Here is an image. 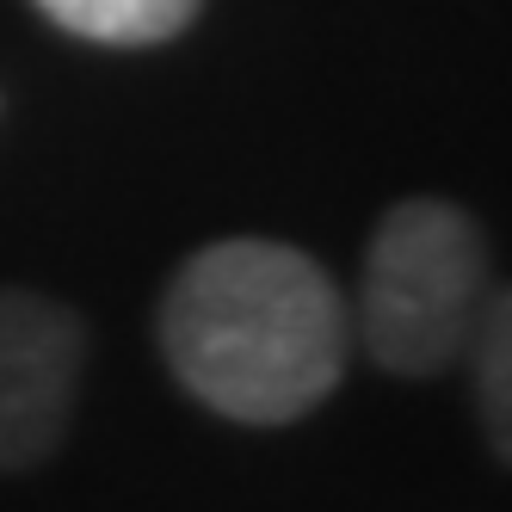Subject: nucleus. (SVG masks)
Wrapping results in <instances>:
<instances>
[{
	"label": "nucleus",
	"mask_w": 512,
	"mask_h": 512,
	"mask_svg": "<svg viewBox=\"0 0 512 512\" xmlns=\"http://www.w3.org/2000/svg\"><path fill=\"white\" fill-rule=\"evenodd\" d=\"M38 7L93 44H167L198 19V0H38Z\"/></svg>",
	"instance_id": "20e7f679"
},
{
	"label": "nucleus",
	"mask_w": 512,
	"mask_h": 512,
	"mask_svg": "<svg viewBox=\"0 0 512 512\" xmlns=\"http://www.w3.org/2000/svg\"><path fill=\"white\" fill-rule=\"evenodd\" d=\"M87 334L68 303L0 290V469L44 463L75 414Z\"/></svg>",
	"instance_id": "7ed1b4c3"
},
{
	"label": "nucleus",
	"mask_w": 512,
	"mask_h": 512,
	"mask_svg": "<svg viewBox=\"0 0 512 512\" xmlns=\"http://www.w3.org/2000/svg\"><path fill=\"white\" fill-rule=\"evenodd\" d=\"M475 352H482V414L488 432L506 457V297H488L482 315H475Z\"/></svg>",
	"instance_id": "39448f33"
},
{
	"label": "nucleus",
	"mask_w": 512,
	"mask_h": 512,
	"mask_svg": "<svg viewBox=\"0 0 512 512\" xmlns=\"http://www.w3.org/2000/svg\"><path fill=\"white\" fill-rule=\"evenodd\" d=\"M161 352L204 408L284 426L346 377V303L303 247L216 241L179 266L161 303Z\"/></svg>",
	"instance_id": "f257e3e1"
},
{
	"label": "nucleus",
	"mask_w": 512,
	"mask_h": 512,
	"mask_svg": "<svg viewBox=\"0 0 512 512\" xmlns=\"http://www.w3.org/2000/svg\"><path fill=\"white\" fill-rule=\"evenodd\" d=\"M488 303V253L482 229L445 198L395 204L364 253V297L358 327L364 346L395 377H426L451 364L475 315Z\"/></svg>",
	"instance_id": "f03ea898"
}]
</instances>
